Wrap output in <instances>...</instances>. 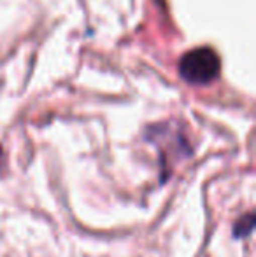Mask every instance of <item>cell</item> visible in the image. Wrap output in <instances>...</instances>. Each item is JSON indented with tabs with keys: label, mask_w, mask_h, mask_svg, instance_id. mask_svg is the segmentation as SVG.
Instances as JSON below:
<instances>
[{
	"label": "cell",
	"mask_w": 256,
	"mask_h": 257,
	"mask_svg": "<svg viewBox=\"0 0 256 257\" xmlns=\"http://www.w3.org/2000/svg\"><path fill=\"white\" fill-rule=\"evenodd\" d=\"M221 70V60L211 48H195L179 60V74L190 84H211Z\"/></svg>",
	"instance_id": "1"
},
{
	"label": "cell",
	"mask_w": 256,
	"mask_h": 257,
	"mask_svg": "<svg viewBox=\"0 0 256 257\" xmlns=\"http://www.w3.org/2000/svg\"><path fill=\"white\" fill-rule=\"evenodd\" d=\"M253 227H254V213L249 212V213H246V215H242L235 222V226H233V236H237V238L249 236Z\"/></svg>",
	"instance_id": "2"
},
{
	"label": "cell",
	"mask_w": 256,
	"mask_h": 257,
	"mask_svg": "<svg viewBox=\"0 0 256 257\" xmlns=\"http://www.w3.org/2000/svg\"><path fill=\"white\" fill-rule=\"evenodd\" d=\"M2 156H4V153H2V147H0V166H2Z\"/></svg>",
	"instance_id": "3"
}]
</instances>
